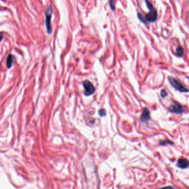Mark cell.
Instances as JSON below:
<instances>
[{
	"label": "cell",
	"mask_w": 189,
	"mask_h": 189,
	"mask_svg": "<svg viewBox=\"0 0 189 189\" xmlns=\"http://www.w3.org/2000/svg\"><path fill=\"white\" fill-rule=\"evenodd\" d=\"M110 5L111 9L113 10H114V9H115V5H114V0H110Z\"/></svg>",
	"instance_id": "obj_11"
},
{
	"label": "cell",
	"mask_w": 189,
	"mask_h": 189,
	"mask_svg": "<svg viewBox=\"0 0 189 189\" xmlns=\"http://www.w3.org/2000/svg\"><path fill=\"white\" fill-rule=\"evenodd\" d=\"M161 96L162 97H165V96H167V92L165 90H162L161 91Z\"/></svg>",
	"instance_id": "obj_10"
},
{
	"label": "cell",
	"mask_w": 189,
	"mask_h": 189,
	"mask_svg": "<svg viewBox=\"0 0 189 189\" xmlns=\"http://www.w3.org/2000/svg\"><path fill=\"white\" fill-rule=\"evenodd\" d=\"M169 110L171 112L177 114H181L184 111V107L177 102H174L170 106Z\"/></svg>",
	"instance_id": "obj_5"
},
{
	"label": "cell",
	"mask_w": 189,
	"mask_h": 189,
	"mask_svg": "<svg viewBox=\"0 0 189 189\" xmlns=\"http://www.w3.org/2000/svg\"><path fill=\"white\" fill-rule=\"evenodd\" d=\"M150 118V112L147 108H144L142 111L141 117L140 121L142 122H146L148 121Z\"/></svg>",
	"instance_id": "obj_6"
},
{
	"label": "cell",
	"mask_w": 189,
	"mask_h": 189,
	"mask_svg": "<svg viewBox=\"0 0 189 189\" xmlns=\"http://www.w3.org/2000/svg\"><path fill=\"white\" fill-rule=\"evenodd\" d=\"M189 165V161L186 159L181 158V159H180L178 161V166L182 169L186 168L187 167H188Z\"/></svg>",
	"instance_id": "obj_7"
},
{
	"label": "cell",
	"mask_w": 189,
	"mask_h": 189,
	"mask_svg": "<svg viewBox=\"0 0 189 189\" xmlns=\"http://www.w3.org/2000/svg\"><path fill=\"white\" fill-rule=\"evenodd\" d=\"M13 56L11 54H9L7 58V66L8 68H10L12 65L13 61Z\"/></svg>",
	"instance_id": "obj_8"
},
{
	"label": "cell",
	"mask_w": 189,
	"mask_h": 189,
	"mask_svg": "<svg viewBox=\"0 0 189 189\" xmlns=\"http://www.w3.org/2000/svg\"><path fill=\"white\" fill-rule=\"evenodd\" d=\"M168 79H169V81L170 84L177 90L179 91L180 92H182V93H187L189 91L188 89H187L186 87H185L175 78H174L172 77H169Z\"/></svg>",
	"instance_id": "obj_2"
},
{
	"label": "cell",
	"mask_w": 189,
	"mask_h": 189,
	"mask_svg": "<svg viewBox=\"0 0 189 189\" xmlns=\"http://www.w3.org/2000/svg\"><path fill=\"white\" fill-rule=\"evenodd\" d=\"M52 11L51 8L48 7L47 11H46L45 13V16H46V27L47 29L48 33H51L52 32V27H51V17H52Z\"/></svg>",
	"instance_id": "obj_4"
},
{
	"label": "cell",
	"mask_w": 189,
	"mask_h": 189,
	"mask_svg": "<svg viewBox=\"0 0 189 189\" xmlns=\"http://www.w3.org/2000/svg\"><path fill=\"white\" fill-rule=\"evenodd\" d=\"M99 114L101 116H104L105 115V111L104 109H101L99 111Z\"/></svg>",
	"instance_id": "obj_12"
},
{
	"label": "cell",
	"mask_w": 189,
	"mask_h": 189,
	"mask_svg": "<svg viewBox=\"0 0 189 189\" xmlns=\"http://www.w3.org/2000/svg\"><path fill=\"white\" fill-rule=\"evenodd\" d=\"M176 54L180 57H182L184 54V49L181 47H178L176 49Z\"/></svg>",
	"instance_id": "obj_9"
},
{
	"label": "cell",
	"mask_w": 189,
	"mask_h": 189,
	"mask_svg": "<svg viewBox=\"0 0 189 189\" xmlns=\"http://www.w3.org/2000/svg\"><path fill=\"white\" fill-rule=\"evenodd\" d=\"M160 189H172V188L170 186H167V187H164L163 188H161Z\"/></svg>",
	"instance_id": "obj_13"
},
{
	"label": "cell",
	"mask_w": 189,
	"mask_h": 189,
	"mask_svg": "<svg viewBox=\"0 0 189 189\" xmlns=\"http://www.w3.org/2000/svg\"><path fill=\"white\" fill-rule=\"evenodd\" d=\"M83 86L85 90V96H89L93 94L95 91V88L93 85L92 83H91L89 81L85 80L83 83Z\"/></svg>",
	"instance_id": "obj_3"
},
{
	"label": "cell",
	"mask_w": 189,
	"mask_h": 189,
	"mask_svg": "<svg viewBox=\"0 0 189 189\" xmlns=\"http://www.w3.org/2000/svg\"><path fill=\"white\" fill-rule=\"evenodd\" d=\"M145 2L146 6L150 11V12L145 16V19L150 22H154L157 19V11L153 7L152 5L149 1L145 0Z\"/></svg>",
	"instance_id": "obj_1"
}]
</instances>
